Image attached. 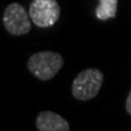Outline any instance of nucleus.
Masks as SVG:
<instances>
[{"mask_svg": "<svg viewBox=\"0 0 131 131\" xmlns=\"http://www.w3.org/2000/svg\"><path fill=\"white\" fill-rule=\"evenodd\" d=\"M64 63L62 56L54 51H39L32 55L27 61V69L42 81L52 79Z\"/></svg>", "mask_w": 131, "mask_h": 131, "instance_id": "f257e3e1", "label": "nucleus"}, {"mask_svg": "<svg viewBox=\"0 0 131 131\" xmlns=\"http://www.w3.org/2000/svg\"><path fill=\"white\" fill-rule=\"evenodd\" d=\"M36 128L39 131H68L70 126L60 115L45 110L39 113L36 118Z\"/></svg>", "mask_w": 131, "mask_h": 131, "instance_id": "39448f33", "label": "nucleus"}, {"mask_svg": "<svg viewBox=\"0 0 131 131\" xmlns=\"http://www.w3.org/2000/svg\"><path fill=\"white\" fill-rule=\"evenodd\" d=\"M32 22L38 27H50L59 20L60 7L57 0H33L30 5Z\"/></svg>", "mask_w": 131, "mask_h": 131, "instance_id": "7ed1b4c3", "label": "nucleus"}, {"mask_svg": "<svg viewBox=\"0 0 131 131\" xmlns=\"http://www.w3.org/2000/svg\"><path fill=\"white\" fill-rule=\"evenodd\" d=\"M118 0H100V5L96 7V16L102 21H106L116 16Z\"/></svg>", "mask_w": 131, "mask_h": 131, "instance_id": "423d86ee", "label": "nucleus"}, {"mask_svg": "<svg viewBox=\"0 0 131 131\" xmlns=\"http://www.w3.org/2000/svg\"><path fill=\"white\" fill-rule=\"evenodd\" d=\"M104 75L98 69L89 68L81 71L72 82V95L79 101L95 97L103 84Z\"/></svg>", "mask_w": 131, "mask_h": 131, "instance_id": "f03ea898", "label": "nucleus"}, {"mask_svg": "<svg viewBox=\"0 0 131 131\" xmlns=\"http://www.w3.org/2000/svg\"><path fill=\"white\" fill-rule=\"evenodd\" d=\"M126 109H127V113L129 115H131V90H130L129 95L127 97V101H126Z\"/></svg>", "mask_w": 131, "mask_h": 131, "instance_id": "0eeeda50", "label": "nucleus"}, {"mask_svg": "<svg viewBox=\"0 0 131 131\" xmlns=\"http://www.w3.org/2000/svg\"><path fill=\"white\" fill-rule=\"evenodd\" d=\"M3 25L11 35H25L31 31L30 13L20 3L12 2L5 9Z\"/></svg>", "mask_w": 131, "mask_h": 131, "instance_id": "20e7f679", "label": "nucleus"}]
</instances>
